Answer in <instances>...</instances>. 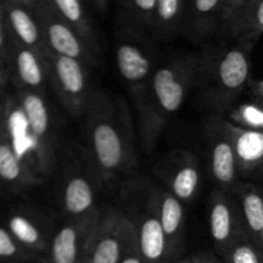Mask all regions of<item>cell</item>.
I'll return each mask as SVG.
<instances>
[{
  "mask_svg": "<svg viewBox=\"0 0 263 263\" xmlns=\"http://www.w3.org/2000/svg\"><path fill=\"white\" fill-rule=\"evenodd\" d=\"M95 231L87 228L64 226L51 240L48 253L37 263H76L91 244Z\"/></svg>",
  "mask_w": 263,
  "mask_h": 263,
  "instance_id": "1",
  "label": "cell"
},
{
  "mask_svg": "<svg viewBox=\"0 0 263 263\" xmlns=\"http://www.w3.org/2000/svg\"><path fill=\"white\" fill-rule=\"evenodd\" d=\"M133 240L130 231L123 226H107L102 233H95L92 238L90 263H120Z\"/></svg>",
  "mask_w": 263,
  "mask_h": 263,
  "instance_id": "2",
  "label": "cell"
},
{
  "mask_svg": "<svg viewBox=\"0 0 263 263\" xmlns=\"http://www.w3.org/2000/svg\"><path fill=\"white\" fill-rule=\"evenodd\" d=\"M134 241L143 263H167L166 236L158 218H146Z\"/></svg>",
  "mask_w": 263,
  "mask_h": 263,
  "instance_id": "3",
  "label": "cell"
},
{
  "mask_svg": "<svg viewBox=\"0 0 263 263\" xmlns=\"http://www.w3.org/2000/svg\"><path fill=\"white\" fill-rule=\"evenodd\" d=\"M92 140L100 166L115 170L122 159V143L115 127L109 123H99L94 130Z\"/></svg>",
  "mask_w": 263,
  "mask_h": 263,
  "instance_id": "4",
  "label": "cell"
},
{
  "mask_svg": "<svg viewBox=\"0 0 263 263\" xmlns=\"http://www.w3.org/2000/svg\"><path fill=\"white\" fill-rule=\"evenodd\" d=\"M153 89L159 104L167 112H175L184 100V86L170 68L157 71L153 79Z\"/></svg>",
  "mask_w": 263,
  "mask_h": 263,
  "instance_id": "5",
  "label": "cell"
},
{
  "mask_svg": "<svg viewBox=\"0 0 263 263\" xmlns=\"http://www.w3.org/2000/svg\"><path fill=\"white\" fill-rule=\"evenodd\" d=\"M210 222L211 235H212L217 248L222 253L231 244L240 240V239L236 238L233 217H231V211L226 203L220 202L213 205L212 211H211Z\"/></svg>",
  "mask_w": 263,
  "mask_h": 263,
  "instance_id": "6",
  "label": "cell"
},
{
  "mask_svg": "<svg viewBox=\"0 0 263 263\" xmlns=\"http://www.w3.org/2000/svg\"><path fill=\"white\" fill-rule=\"evenodd\" d=\"M249 73V64L246 54L240 50H230L218 68L220 81L226 89L236 90L246 84Z\"/></svg>",
  "mask_w": 263,
  "mask_h": 263,
  "instance_id": "7",
  "label": "cell"
},
{
  "mask_svg": "<svg viewBox=\"0 0 263 263\" xmlns=\"http://www.w3.org/2000/svg\"><path fill=\"white\" fill-rule=\"evenodd\" d=\"M9 233L33 254L45 251L46 239L40 229L23 216H13L8 221Z\"/></svg>",
  "mask_w": 263,
  "mask_h": 263,
  "instance_id": "8",
  "label": "cell"
},
{
  "mask_svg": "<svg viewBox=\"0 0 263 263\" xmlns=\"http://www.w3.org/2000/svg\"><path fill=\"white\" fill-rule=\"evenodd\" d=\"M117 66L121 74L128 81H140L149 73L151 64L135 46L123 44L117 50Z\"/></svg>",
  "mask_w": 263,
  "mask_h": 263,
  "instance_id": "9",
  "label": "cell"
},
{
  "mask_svg": "<svg viewBox=\"0 0 263 263\" xmlns=\"http://www.w3.org/2000/svg\"><path fill=\"white\" fill-rule=\"evenodd\" d=\"M49 43L51 48L62 57L77 59L82 53V48L80 41L74 36L73 31L64 23L50 22L48 26Z\"/></svg>",
  "mask_w": 263,
  "mask_h": 263,
  "instance_id": "10",
  "label": "cell"
},
{
  "mask_svg": "<svg viewBox=\"0 0 263 263\" xmlns=\"http://www.w3.org/2000/svg\"><path fill=\"white\" fill-rule=\"evenodd\" d=\"M55 71L58 74L59 84L63 87L64 91L77 95L84 90V71L77 59L59 55L55 63Z\"/></svg>",
  "mask_w": 263,
  "mask_h": 263,
  "instance_id": "11",
  "label": "cell"
},
{
  "mask_svg": "<svg viewBox=\"0 0 263 263\" xmlns=\"http://www.w3.org/2000/svg\"><path fill=\"white\" fill-rule=\"evenodd\" d=\"M5 12L8 21L18 37L27 45H33L39 40V31L32 17L25 9L14 4V2L9 0H7L5 4Z\"/></svg>",
  "mask_w": 263,
  "mask_h": 263,
  "instance_id": "12",
  "label": "cell"
},
{
  "mask_svg": "<svg viewBox=\"0 0 263 263\" xmlns=\"http://www.w3.org/2000/svg\"><path fill=\"white\" fill-rule=\"evenodd\" d=\"M64 203L69 213L80 215L86 212L92 204V190L89 182L81 177L71 180L67 185Z\"/></svg>",
  "mask_w": 263,
  "mask_h": 263,
  "instance_id": "13",
  "label": "cell"
},
{
  "mask_svg": "<svg viewBox=\"0 0 263 263\" xmlns=\"http://www.w3.org/2000/svg\"><path fill=\"white\" fill-rule=\"evenodd\" d=\"M234 153L243 163H258L263 156V135L258 130L243 131L238 136Z\"/></svg>",
  "mask_w": 263,
  "mask_h": 263,
  "instance_id": "14",
  "label": "cell"
},
{
  "mask_svg": "<svg viewBox=\"0 0 263 263\" xmlns=\"http://www.w3.org/2000/svg\"><path fill=\"white\" fill-rule=\"evenodd\" d=\"M244 216L253 244L261 251L263 231V202L257 193H249L244 198Z\"/></svg>",
  "mask_w": 263,
  "mask_h": 263,
  "instance_id": "15",
  "label": "cell"
},
{
  "mask_svg": "<svg viewBox=\"0 0 263 263\" xmlns=\"http://www.w3.org/2000/svg\"><path fill=\"white\" fill-rule=\"evenodd\" d=\"M23 110L33 135L37 138L45 135L49 127V115L44 100L39 95L27 94L23 99Z\"/></svg>",
  "mask_w": 263,
  "mask_h": 263,
  "instance_id": "16",
  "label": "cell"
},
{
  "mask_svg": "<svg viewBox=\"0 0 263 263\" xmlns=\"http://www.w3.org/2000/svg\"><path fill=\"white\" fill-rule=\"evenodd\" d=\"M212 170L216 179L223 184L233 181L235 177V153L226 141H221L213 149Z\"/></svg>",
  "mask_w": 263,
  "mask_h": 263,
  "instance_id": "17",
  "label": "cell"
},
{
  "mask_svg": "<svg viewBox=\"0 0 263 263\" xmlns=\"http://www.w3.org/2000/svg\"><path fill=\"white\" fill-rule=\"evenodd\" d=\"M32 256V252L25 248L8 229L0 228V262L20 263Z\"/></svg>",
  "mask_w": 263,
  "mask_h": 263,
  "instance_id": "18",
  "label": "cell"
},
{
  "mask_svg": "<svg viewBox=\"0 0 263 263\" xmlns=\"http://www.w3.org/2000/svg\"><path fill=\"white\" fill-rule=\"evenodd\" d=\"M17 68L21 80L28 86H39L43 81V72L37 59L30 50H21L17 55Z\"/></svg>",
  "mask_w": 263,
  "mask_h": 263,
  "instance_id": "19",
  "label": "cell"
},
{
  "mask_svg": "<svg viewBox=\"0 0 263 263\" xmlns=\"http://www.w3.org/2000/svg\"><path fill=\"white\" fill-rule=\"evenodd\" d=\"M199 175L194 167H184L177 172L172 182V189L179 199H189L197 189Z\"/></svg>",
  "mask_w": 263,
  "mask_h": 263,
  "instance_id": "20",
  "label": "cell"
},
{
  "mask_svg": "<svg viewBox=\"0 0 263 263\" xmlns=\"http://www.w3.org/2000/svg\"><path fill=\"white\" fill-rule=\"evenodd\" d=\"M225 263H261V253L256 246L238 240L225 252Z\"/></svg>",
  "mask_w": 263,
  "mask_h": 263,
  "instance_id": "21",
  "label": "cell"
},
{
  "mask_svg": "<svg viewBox=\"0 0 263 263\" xmlns=\"http://www.w3.org/2000/svg\"><path fill=\"white\" fill-rule=\"evenodd\" d=\"M21 175L20 159L8 143L0 141V179L4 181H15Z\"/></svg>",
  "mask_w": 263,
  "mask_h": 263,
  "instance_id": "22",
  "label": "cell"
},
{
  "mask_svg": "<svg viewBox=\"0 0 263 263\" xmlns=\"http://www.w3.org/2000/svg\"><path fill=\"white\" fill-rule=\"evenodd\" d=\"M57 10L72 25L81 26L84 22V10L80 0H49Z\"/></svg>",
  "mask_w": 263,
  "mask_h": 263,
  "instance_id": "23",
  "label": "cell"
},
{
  "mask_svg": "<svg viewBox=\"0 0 263 263\" xmlns=\"http://www.w3.org/2000/svg\"><path fill=\"white\" fill-rule=\"evenodd\" d=\"M182 5L184 0H157L154 13L161 22L170 23L181 13Z\"/></svg>",
  "mask_w": 263,
  "mask_h": 263,
  "instance_id": "24",
  "label": "cell"
},
{
  "mask_svg": "<svg viewBox=\"0 0 263 263\" xmlns=\"http://www.w3.org/2000/svg\"><path fill=\"white\" fill-rule=\"evenodd\" d=\"M241 118L246 121L248 125L253 126L256 128H261L263 125V113L259 108L254 105H246L241 108Z\"/></svg>",
  "mask_w": 263,
  "mask_h": 263,
  "instance_id": "25",
  "label": "cell"
},
{
  "mask_svg": "<svg viewBox=\"0 0 263 263\" xmlns=\"http://www.w3.org/2000/svg\"><path fill=\"white\" fill-rule=\"evenodd\" d=\"M222 4V0H194V8L199 14H211Z\"/></svg>",
  "mask_w": 263,
  "mask_h": 263,
  "instance_id": "26",
  "label": "cell"
},
{
  "mask_svg": "<svg viewBox=\"0 0 263 263\" xmlns=\"http://www.w3.org/2000/svg\"><path fill=\"white\" fill-rule=\"evenodd\" d=\"M128 2L141 14H153L154 10H156L157 0H128Z\"/></svg>",
  "mask_w": 263,
  "mask_h": 263,
  "instance_id": "27",
  "label": "cell"
},
{
  "mask_svg": "<svg viewBox=\"0 0 263 263\" xmlns=\"http://www.w3.org/2000/svg\"><path fill=\"white\" fill-rule=\"evenodd\" d=\"M248 0H222V4H221V8H222L223 14L228 18H230L236 10L240 7H243Z\"/></svg>",
  "mask_w": 263,
  "mask_h": 263,
  "instance_id": "28",
  "label": "cell"
},
{
  "mask_svg": "<svg viewBox=\"0 0 263 263\" xmlns=\"http://www.w3.org/2000/svg\"><path fill=\"white\" fill-rule=\"evenodd\" d=\"M120 263H143L140 256H139L138 252H136L135 241L134 240H133V243L128 246V248L126 249L125 254H123L122 258H121Z\"/></svg>",
  "mask_w": 263,
  "mask_h": 263,
  "instance_id": "29",
  "label": "cell"
},
{
  "mask_svg": "<svg viewBox=\"0 0 263 263\" xmlns=\"http://www.w3.org/2000/svg\"><path fill=\"white\" fill-rule=\"evenodd\" d=\"M5 35H4V7L0 2V57L4 54Z\"/></svg>",
  "mask_w": 263,
  "mask_h": 263,
  "instance_id": "30",
  "label": "cell"
},
{
  "mask_svg": "<svg viewBox=\"0 0 263 263\" xmlns=\"http://www.w3.org/2000/svg\"><path fill=\"white\" fill-rule=\"evenodd\" d=\"M194 261L195 263H221L217 258L210 256V254H202V256L194 257Z\"/></svg>",
  "mask_w": 263,
  "mask_h": 263,
  "instance_id": "31",
  "label": "cell"
},
{
  "mask_svg": "<svg viewBox=\"0 0 263 263\" xmlns=\"http://www.w3.org/2000/svg\"><path fill=\"white\" fill-rule=\"evenodd\" d=\"M90 247H91V244H90ZM90 247H89V249L85 252L84 256H82L76 263H90Z\"/></svg>",
  "mask_w": 263,
  "mask_h": 263,
  "instance_id": "32",
  "label": "cell"
},
{
  "mask_svg": "<svg viewBox=\"0 0 263 263\" xmlns=\"http://www.w3.org/2000/svg\"><path fill=\"white\" fill-rule=\"evenodd\" d=\"M176 263H195V261H194V258H185V259H181V261H179Z\"/></svg>",
  "mask_w": 263,
  "mask_h": 263,
  "instance_id": "33",
  "label": "cell"
},
{
  "mask_svg": "<svg viewBox=\"0 0 263 263\" xmlns=\"http://www.w3.org/2000/svg\"><path fill=\"white\" fill-rule=\"evenodd\" d=\"M97 2L98 5H100V7H103V5L105 4V0H95Z\"/></svg>",
  "mask_w": 263,
  "mask_h": 263,
  "instance_id": "34",
  "label": "cell"
},
{
  "mask_svg": "<svg viewBox=\"0 0 263 263\" xmlns=\"http://www.w3.org/2000/svg\"><path fill=\"white\" fill-rule=\"evenodd\" d=\"M2 82H3V76H2V71H0V86H2Z\"/></svg>",
  "mask_w": 263,
  "mask_h": 263,
  "instance_id": "35",
  "label": "cell"
},
{
  "mask_svg": "<svg viewBox=\"0 0 263 263\" xmlns=\"http://www.w3.org/2000/svg\"><path fill=\"white\" fill-rule=\"evenodd\" d=\"M9 2H14V0H9Z\"/></svg>",
  "mask_w": 263,
  "mask_h": 263,
  "instance_id": "36",
  "label": "cell"
}]
</instances>
